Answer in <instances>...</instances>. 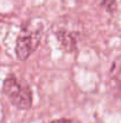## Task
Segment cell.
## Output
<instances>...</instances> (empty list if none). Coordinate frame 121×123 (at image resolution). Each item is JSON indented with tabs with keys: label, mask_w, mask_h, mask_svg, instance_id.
I'll use <instances>...</instances> for the list:
<instances>
[{
	"label": "cell",
	"mask_w": 121,
	"mask_h": 123,
	"mask_svg": "<svg viewBox=\"0 0 121 123\" xmlns=\"http://www.w3.org/2000/svg\"><path fill=\"white\" fill-rule=\"evenodd\" d=\"M43 36V25L38 20L24 25L16 41V55L19 60H26L39 45Z\"/></svg>",
	"instance_id": "6da1fadb"
},
{
	"label": "cell",
	"mask_w": 121,
	"mask_h": 123,
	"mask_svg": "<svg viewBox=\"0 0 121 123\" xmlns=\"http://www.w3.org/2000/svg\"><path fill=\"white\" fill-rule=\"evenodd\" d=\"M2 91L10 102L20 110H27L32 105V92L24 79L17 75H8L2 85Z\"/></svg>",
	"instance_id": "7a4b0ae2"
},
{
	"label": "cell",
	"mask_w": 121,
	"mask_h": 123,
	"mask_svg": "<svg viewBox=\"0 0 121 123\" xmlns=\"http://www.w3.org/2000/svg\"><path fill=\"white\" fill-rule=\"evenodd\" d=\"M56 37L64 50L75 51L77 49L79 32L76 30H71L63 25H58V29L56 30Z\"/></svg>",
	"instance_id": "3957f363"
},
{
	"label": "cell",
	"mask_w": 121,
	"mask_h": 123,
	"mask_svg": "<svg viewBox=\"0 0 121 123\" xmlns=\"http://www.w3.org/2000/svg\"><path fill=\"white\" fill-rule=\"evenodd\" d=\"M102 7H105L108 12H113L116 8V2L115 0H97Z\"/></svg>",
	"instance_id": "277c9868"
},
{
	"label": "cell",
	"mask_w": 121,
	"mask_h": 123,
	"mask_svg": "<svg viewBox=\"0 0 121 123\" xmlns=\"http://www.w3.org/2000/svg\"><path fill=\"white\" fill-rule=\"evenodd\" d=\"M50 123H80L77 120H71V118H59V120H55Z\"/></svg>",
	"instance_id": "5b68a950"
}]
</instances>
